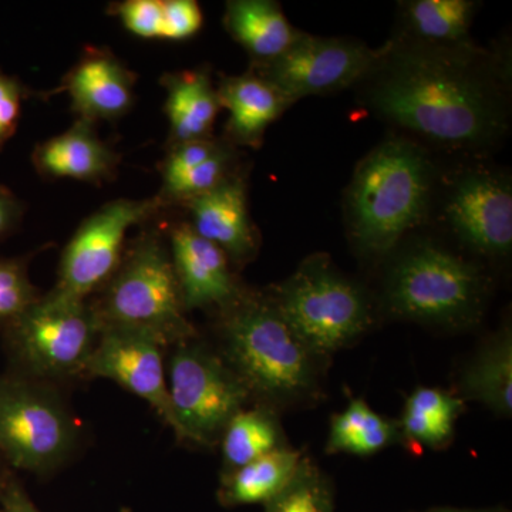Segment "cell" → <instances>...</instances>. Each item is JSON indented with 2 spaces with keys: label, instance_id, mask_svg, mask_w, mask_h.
Returning <instances> with one entry per match:
<instances>
[{
  "label": "cell",
  "instance_id": "52a82bcc",
  "mask_svg": "<svg viewBox=\"0 0 512 512\" xmlns=\"http://www.w3.org/2000/svg\"><path fill=\"white\" fill-rule=\"evenodd\" d=\"M272 299L315 356L336 352L370 325L365 293L339 274L326 255H313Z\"/></svg>",
  "mask_w": 512,
  "mask_h": 512
},
{
  "label": "cell",
  "instance_id": "7c38bea8",
  "mask_svg": "<svg viewBox=\"0 0 512 512\" xmlns=\"http://www.w3.org/2000/svg\"><path fill=\"white\" fill-rule=\"evenodd\" d=\"M443 211L466 247L481 255L510 254L512 187L507 175L484 165L464 168L451 180Z\"/></svg>",
  "mask_w": 512,
  "mask_h": 512
},
{
  "label": "cell",
  "instance_id": "f1b7e54d",
  "mask_svg": "<svg viewBox=\"0 0 512 512\" xmlns=\"http://www.w3.org/2000/svg\"><path fill=\"white\" fill-rule=\"evenodd\" d=\"M39 296L25 258H0V328L18 318Z\"/></svg>",
  "mask_w": 512,
  "mask_h": 512
},
{
  "label": "cell",
  "instance_id": "4316f807",
  "mask_svg": "<svg viewBox=\"0 0 512 512\" xmlns=\"http://www.w3.org/2000/svg\"><path fill=\"white\" fill-rule=\"evenodd\" d=\"M266 512H333V491L326 477L301 461L291 481L268 504Z\"/></svg>",
  "mask_w": 512,
  "mask_h": 512
},
{
  "label": "cell",
  "instance_id": "2e32d148",
  "mask_svg": "<svg viewBox=\"0 0 512 512\" xmlns=\"http://www.w3.org/2000/svg\"><path fill=\"white\" fill-rule=\"evenodd\" d=\"M191 215V228L224 251L235 264L254 258L258 241L248 211L247 184L232 174L207 194L185 202Z\"/></svg>",
  "mask_w": 512,
  "mask_h": 512
},
{
  "label": "cell",
  "instance_id": "d6986e66",
  "mask_svg": "<svg viewBox=\"0 0 512 512\" xmlns=\"http://www.w3.org/2000/svg\"><path fill=\"white\" fill-rule=\"evenodd\" d=\"M167 99L164 111L170 124L168 147L211 138L220 111L217 87L205 70H183L161 77Z\"/></svg>",
  "mask_w": 512,
  "mask_h": 512
},
{
  "label": "cell",
  "instance_id": "836d02e7",
  "mask_svg": "<svg viewBox=\"0 0 512 512\" xmlns=\"http://www.w3.org/2000/svg\"><path fill=\"white\" fill-rule=\"evenodd\" d=\"M0 510L3 512H40L22 485L12 476L0 485Z\"/></svg>",
  "mask_w": 512,
  "mask_h": 512
},
{
  "label": "cell",
  "instance_id": "4fadbf2b",
  "mask_svg": "<svg viewBox=\"0 0 512 512\" xmlns=\"http://www.w3.org/2000/svg\"><path fill=\"white\" fill-rule=\"evenodd\" d=\"M167 346L150 333L121 328H100L99 339L84 376L113 380L127 392L146 400L161 420L175 430L170 393L165 377Z\"/></svg>",
  "mask_w": 512,
  "mask_h": 512
},
{
  "label": "cell",
  "instance_id": "6da1fadb",
  "mask_svg": "<svg viewBox=\"0 0 512 512\" xmlns=\"http://www.w3.org/2000/svg\"><path fill=\"white\" fill-rule=\"evenodd\" d=\"M359 84L379 119L444 150H485L508 130L505 74L473 42L434 46L397 37Z\"/></svg>",
  "mask_w": 512,
  "mask_h": 512
},
{
  "label": "cell",
  "instance_id": "cb8c5ba5",
  "mask_svg": "<svg viewBox=\"0 0 512 512\" xmlns=\"http://www.w3.org/2000/svg\"><path fill=\"white\" fill-rule=\"evenodd\" d=\"M399 439V427L373 412L363 400H353L330 424L328 453L372 456Z\"/></svg>",
  "mask_w": 512,
  "mask_h": 512
},
{
  "label": "cell",
  "instance_id": "9c48e42d",
  "mask_svg": "<svg viewBox=\"0 0 512 512\" xmlns=\"http://www.w3.org/2000/svg\"><path fill=\"white\" fill-rule=\"evenodd\" d=\"M194 339L174 345L168 393L175 436L210 446L232 417L244 410L251 393L220 355Z\"/></svg>",
  "mask_w": 512,
  "mask_h": 512
},
{
  "label": "cell",
  "instance_id": "7402d4cb",
  "mask_svg": "<svg viewBox=\"0 0 512 512\" xmlns=\"http://www.w3.org/2000/svg\"><path fill=\"white\" fill-rule=\"evenodd\" d=\"M403 39L434 46L470 43L477 3L471 0H412L402 3Z\"/></svg>",
  "mask_w": 512,
  "mask_h": 512
},
{
  "label": "cell",
  "instance_id": "44dd1931",
  "mask_svg": "<svg viewBox=\"0 0 512 512\" xmlns=\"http://www.w3.org/2000/svg\"><path fill=\"white\" fill-rule=\"evenodd\" d=\"M298 451L276 448L266 456L222 476L220 501L225 507L268 504L281 493L298 470Z\"/></svg>",
  "mask_w": 512,
  "mask_h": 512
},
{
  "label": "cell",
  "instance_id": "603a6c76",
  "mask_svg": "<svg viewBox=\"0 0 512 512\" xmlns=\"http://www.w3.org/2000/svg\"><path fill=\"white\" fill-rule=\"evenodd\" d=\"M461 389L467 399L484 404L500 416H511L512 339L508 330L481 350L464 370Z\"/></svg>",
  "mask_w": 512,
  "mask_h": 512
},
{
  "label": "cell",
  "instance_id": "5bb4252c",
  "mask_svg": "<svg viewBox=\"0 0 512 512\" xmlns=\"http://www.w3.org/2000/svg\"><path fill=\"white\" fill-rule=\"evenodd\" d=\"M137 74L114 56L110 50H86L79 62L66 73L53 92L67 93L72 110L80 120H119L133 107Z\"/></svg>",
  "mask_w": 512,
  "mask_h": 512
},
{
  "label": "cell",
  "instance_id": "8d00e7d4",
  "mask_svg": "<svg viewBox=\"0 0 512 512\" xmlns=\"http://www.w3.org/2000/svg\"><path fill=\"white\" fill-rule=\"evenodd\" d=\"M430 512H485V511H473V510H437Z\"/></svg>",
  "mask_w": 512,
  "mask_h": 512
},
{
  "label": "cell",
  "instance_id": "5b68a950",
  "mask_svg": "<svg viewBox=\"0 0 512 512\" xmlns=\"http://www.w3.org/2000/svg\"><path fill=\"white\" fill-rule=\"evenodd\" d=\"M12 370L39 382L84 376L100 335L92 303L52 289L2 326Z\"/></svg>",
  "mask_w": 512,
  "mask_h": 512
},
{
  "label": "cell",
  "instance_id": "8fae6325",
  "mask_svg": "<svg viewBox=\"0 0 512 512\" xmlns=\"http://www.w3.org/2000/svg\"><path fill=\"white\" fill-rule=\"evenodd\" d=\"M377 56L379 50L359 40L301 32L281 56L252 70L295 103L359 84L375 66Z\"/></svg>",
  "mask_w": 512,
  "mask_h": 512
},
{
  "label": "cell",
  "instance_id": "4dcf8cb0",
  "mask_svg": "<svg viewBox=\"0 0 512 512\" xmlns=\"http://www.w3.org/2000/svg\"><path fill=\"white\" fill-rule=\"evenodd\" d=\"M222 146L224 143L212 137L171 146L160 165L161 181L163 184L171 183L175 178L181 177L214 156Z\"/></svg>",
  "mask_w": 512,
  "mask_h": 512
},
{
  "label": "cell",
  "instance_id": "d4e9b609",
  "mask_svg": "<svg viewBox=\"0 0 512 512\" xmlns=\"http://www.w3.org/2000/svg\"><path fill=\"white\" fill-rule=\"evenodd\" d=\"M463 402L453 394L431 387H419L407 399L402 429L407 439L419 446H446L454 433V424Z\"/></svg>",
  "mask_w": 512,
  "mask_h": 512
},
{
  "label": "cell",
  "instance_id": "9a60e30c",
  "mask_svg": "<svg viewBox=\"0 0 512 512\" xmlns=\"http://www.w3.org/2000/svg\"><path fill=\"white\" fill-rule=\"evenodd\" d=\"M170 255L187 311L222 309L241 293L228 256L188 222L170 231Z\"/></svg>",
  "mask_w": 512,
  "mask_h": 512
},
{
  "label": "cell",
  "instance_id": "e0dca14e",
  "mask_svg": "<svg viewBox=\"0 0 512 512\" xmlns=\"http://www.w3.org/2000/svg\"><path fill=\"white\" fill-rule=\"evenodd\" d=\"M32 161L43 178L101 184L116 177L120 157L97 136L93 123L77 119L63 134L37 144Z\"/></svg>",
  "mask_w": 512,
  "mask_h": 512
},
{
  "label": "cell",
  "instance_id": "ac0fdd59",
  "mask_svg": "<svg viewBox=\"0 0 512 512\" xmlns=\"http://www.w3.org/2000/svg\"><path fill=\"white\" fill-rule=\"evenodd\" d=\"M217 94L221 109L229 114V143L251 148L261 147L265 131L293 104L254 70L222 77Z\"/></svg>",
  "mask_w": 512,
  "mask_h": 512
},
{
  "label": "cell",
  "instance_id": "e575fe53",
  "mask_svg": "<svg viewBox=\"0 0 512 512\" xmlns=\"http://www.w3.org/2000/svg\"><path fill=\"white\" fill-rule=\"evenodd\" d=\"M23 202L9 188L0 185V239L8 237L23 217Z\"/></svg>",
  "mask_w": 512,
  "mask_h": 512
},
{
  "label": "cell",
  "instance_id": "d590c367",
  "mask_svg": "<svg viewBox=\"0 0 512 512\" xmlns=\"http://www.w3.org/2000/svg\"><path fill=\"white\" fill-rule=\"evenodd\" d=\"M9 474V471L6 470L5 461H3L2 457H0V485H2L3 481L6 480V477H8Z\"/></svg>",
  "mask_w": 512,
  "mask_h": 512
},
{
  "label": "cell",
  "instance_id": "f546056e",
  "mask_svg": "<svg viewBox=\"0 0 512 512\" xmlns=\"http://www.w3.org/2000/svg\"><path fill=\"white\" fill-rule=\"evenodd\" d=\"M111 15L117 16L128 32L143 39H160L163 26V0H124L114 3Z\"/></svg>",
  "mask_w": 512,
  "mask_h": 512
},
{
  "label": "cell",
  "instance_id": "ffe728a7",
  "mask_svg": "<svg viewBox=\"0 0 512 512\" xmlns=\"http://www.w3.org/2000/svg\"><path fill=\"white\" fill-rule=\"evenodd\" d=\"M225 29L254 59V66L272 62L301 35L271 0H231L225 6Z\"/></svg>",
  "mask_w": 512,
  "mask_h": 512
},
{
  "label": "cell",
  "instance_id": "ba28073f",
  "mask_svg": "<svg viewBox=\"0 0 512 512\" xmlns=\"http://www.w3.org/2000/svg\"><path fill=\"white\" fill-rule=\"evenodd\" d=\"M79 440V426L49 383L18 373L0 376V457L6 466L49 473Z\"/></svg>",
  "mask_w": 512,
  "mask_h": 512
},
{
  "label": "cell",
  "instance_id": "277c9868",
  "mask_svg": "<svg viewBox=\"0 0 512 512\" xmlns=\"http://www.w3.org/2000/svg\"><path fill=\"white\" fill-rule=\"evenodd\" d=\"M100 328L140 330L174 346L194 338L170 249L156 232H144L92 303Z\"/></svg>",
  "mask_w": 512,
  "mask_h": 512
},
{
  "label": "cell",
  "instance_id": "30bf717a",
  "mask_svg": "<svg viewBox=\"0 0 512 512\" xmlns=\"http://www.w3.org/2000/svg\"><path fill=\"white\" fill-rule=\"evenodd\" d=\"M157 197L148 200H114L80 224L64 248L56 291L87 301L101 291L117 271L126 252L128 229L163 210Z\"/></svg>",
  "mask_w": 512,
  "mask_h": 512
},
{
  "label": "cell",
  "instance_id": "d6a6232c",
  "mask_svg": "<svg viewBox=\"0 0 512 512\" xmlns=\"http://www.w3.org/2000/svg\"><path fill=\"white\" fill-rule=\"evenodd\" d=\"M29 92L18 77L0 70V151L18 130L23 100Z\"/></svg>",
  "mask_w": 512,
  "mask_h": 512
},
{
  "label": "cell",
  "instance_id": "7a4b0ae2",
  "mask_svg": "<svg viewBox=\"0 0 512 512\" xmlns=\"http://www.w3.org/2000/svg\"><path fill=\"white\" fill-rule=\"evenodd\" d=\"M436 170L426 148L392 137L356 167L346 195V221L362 254H389L429 214Z\"/></svg>",
  "mask_w": 512,
  "mask_h": 512
},
{
  "label": "cell",
  "instance_id": "74e56055",
  "mask_svg": "<svg viewBox=\"0 0 512 512\" xmlns=\"http://www.w3.org/2000/svg\"><path fill=\"white\" fill-rule=\"evenodd\" d=\"M0 512H3L2 510H0Z\"/></svg>",
  "mask_w": 512,
  "mask_h": 512
},
{
  "label": "cell",
  "instance_id": "484cf974",
  "mask_svg": "<svg viewBox=\"0 0 512 512\" xmlns=\"http://www.w3.org/2000/svg\"><path fill=\"white\" fill-rule=\"evenodd\" d=\"M221 437L225 473L281 448L278 424L264 409L241 410L229 421Z\"/></svg>",
  "mask_w": 512,
  "mask_h": 512
},
{
  "label": "cell",
  "instance_id": "1f68e13d",
  "mask_svg": "<svg viewBox=\"0 0 512 512\" xmlns=\"http://www.w3.org/2000/svg\"><path fill=\"white\" fill-rule=\"evenodd\" d=\"M204 15L195 0H163L160 39L183 42L200 32Z\"/></svg>",
  "mask_w": 512,
  "mask_h": 512
},
{
  "label": "cell",
  "instance_id": "3957f363",
  "mask_svg": "<svg viewBox=\"0 0 512 512\" xmlns=\"http://www.w3.org/2000/svg\"><path fill=\"white\" fill-rule=\"evenodd\" d=\"M220 313V356L249 393L274 402H295L313 393L315 355L272 296L241 291Z\"/></svg>",
  "mask_w": 512,
  "mask_h": 512
},
{
  "label": "cell",
  "instance_id": "8992f818",
  "mask_svg": "<svg viewBox=\"0 0 512 512\" xmlns=\"http://www.w3.org/2000/svg\"><path fill=\"white\" fill-rule=\"evenodd\" d=\"M386 298L390 311L402 318L464 326L480 316L484 279L460 256L431 244L417 245L393 266Z\"/></svg>",
  "mask_w": 512,
  "mask_h": 512
},
{
  "label": "cell",
  "instance_id": "83f0119b",
  "mask_svg": "<svg viewBox=\"0 0 512 512\" xmlns=\"http://www.w3.org/2000/svg\"><path fill=\"white\" fill-rule=\"evenodd\" d=\"M232 164L234 151L229 144H224L204 163L175 178L171 183L161 185L157 198L163 202L164 207L173 204L184 205L185 202L207 194L228 180L232 175Z\"/></svg>",
  "mask_w": 512,
  "mask_h": 512
}]
</instances>
